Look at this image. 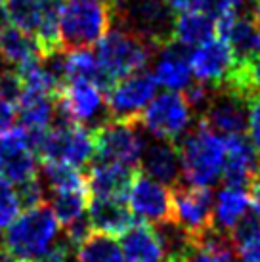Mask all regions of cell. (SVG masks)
Wrapping results in <instances>:
<instances>
[{"instance_id":"cell-18","label":"cell","mask_w":260,"mask_h":262,"mask_svg":"<svg viewBox=\"0 0 260 262\" xmlns=\"http://www.w3.org/2000/svg\"><path fill=\"white\" fill-rule=\"evenodd\" d=\"M189 48L182 46L180 42L172 40L155 52V66L153 77L157 84L165 86L166 90L182 92L193 82L191 80V66H189Z\"/></svg>"},{"instance_id":"cell-41","label":"cell","mask_w":260,"mask_h":262,"mask_svg":"<svg viewBox=\"0 0 260 262\" xmlns=\"http://www.w3.org/2000/svg\"><path fill=\"white\" fill-rule=\"evenodd\" d=\"M247 8H249V15L253 17V21L260 27V0H249Z\"/></svg>"},{"instance_id":"cell-12","label":"cell","mask_w":260,"mask_h":262,"mask_svg":"<svg viewBox=\"0 0 260 262\" xmlns=\"http://www.w3.org/2000/svg\"><path fill=\"white\" fill-rule=\"evenodd\" d=\"M197 121L220 136L245 134L249 124V98L228 84L212 86L209 102Z\"/></svg>"},{"instance_id":"cell-6","label":"cell","mask_w":260,"mask_h":262,"mask_svg":"<svg viewBox=\"0 0 260 262\" xmlns=\"http://www.w3.org/2000/svg\"><path fill=\"white\" fill-rule=\"evenodd\" d=\"M155 52L157 50L142 38L134 37L132 33L117 25H111L96 46V58L100 61L103 75L113 86L117 80L128 73L144 69L147 61L155 56Z\"/></svg>"},{"instance_id":"cell-45","label":"cell","mask_w":260,"mask_h":262,"mask_svg":"<svg viewBox=\"0 0 260 262\" xmlns=\"http://www.w3.org/2000/svg\"><path fill=\"white\" fill-rule=\"evenodd\" d=\"M2 245H4V237L0 235V249H2Z\"/></svg>"},{"instance_id":"cell-7","label":"cell","mask_w":260,"mask_h":262,"mask_svg":"<svg viewBox=\"0 0 260 262\" xmlns=\"http://www.w3.org/2000/svg\"><path fill=\"white\" fill-rule=\"evenodd\" d=\"M145 134L138 121L107 119L92 130L94 159L100 163H121L138 167L145 146Z\"/></svg>"},{"instance_id":"cell-21","label":"cell","mask_w":260,"mask_h":262,"mask_svg":"<svg viewBox=\"0 0 260 262\" xmlns=\"http://www.w3.org/2000/svg\"><path fill=\"white\" fill-rule=\"evenodd\" d=\"M138 167H128L121 163H100L92 161L86 167V184L90 195L126 197L132 176Z\"/></svg>"},{"instance_id":"cell-4","label":"cell","mask_w":260,"mask_h":262,"mask_svg":"<svg viewBox=\"0 0 260 262\" xmlns=\"http://www.w3.org/2000/svg\"><path fill=\"white\" fill-rule=\"evenodd\" d=\"M36 159L48 163H63L75 168L88 167L94 159V138L92 130L67 119L56 107L54 123L46 130L40 146L36 149Z\"/></svg>"},{"instance_id":"cell-37","label":"cell","mask_w":260,"mask_h":262,"mask_svg":"<svg viewBox=\"0 0 260 262\" xmlns=\"http://www.w3.org/2000/svg\"><path fill=\"white\" fill-rule=\"evenodd\" d=\"M71 253H73V247L63 237V241L56 239L54 245L48 251H44L42 255H38L31 262H69L71 260Z\"/></svg>"},{"instance_id":"cell-43","label":"cell","mask_w":260,"mask_h":262,"mask_svg":"<svg viewBox=\"0 0 260 262\" xmlns=\"http://www.w3.org/2000/svg\"><path fill=\"white\" fill-rule=\"evenodd\" d=\"M10 25V19H8V14H6V10L0 6V35L6 31V27Z\"/></svg>"},{"instance_id":"cell-10","label":"cell","mask_w":260,"mask_h":262,"mask_svg":"<svg viewBox=\"0 0 260 262\" xmlns=\"http://www.w3.org/2000/svg\"><path fill=\"white\" fill-rule=\"evenodd\" d=\"M56 107L67 119L86 126L90 130L98 128L109 117L105 94L94 82L84 79H71L56 96Z\"/></svg>"},{"instance_id":"cell-42","label":"cell","mask_w":260,"mask_h":262,"mask_svg":"<svg viewBox=\"0 0 260 262\" xmlns=\"http://www.w3.org/2000/svg\"><path fill=\"white\" fill-rule=\"evenodd\" d=\"M224 2L226 10H230V12H241L243 8H247V2L249 0H222Z\"/></svg>"},{"instance_id":"cell-30","label":"cell","mask_w":260,"mask_h":262,"mask_svg":"<svg viewBox=\"0 0 260 262\" xmlns=\"http://www.w3.org/2000/svg\"><path fill=\"white\" fill-rule=\"evenodd\" d=\"M0 54L6 59L8 66H19L31 58L40 56L38 42L31 33L17 29L14 25H8L6 31L0 35Z\"/></svg>"},{"instance_id":"cell-44","label":"cell","mask_w":260,"mask_h":262,"mask_svg":"<svg viewBox=\"0 0 260 262\" xmlns=\"http://www.w3.org/2000/svg\"><path fill=\"white\" fill-rule=\"evenodd\" d=\"M6 67H10V66H8V63H6V59L2 58V54H0V73H2V71H4Z\"/></svg>"},{"instance_id":"cell-40","label":"cell","mask_w":260,"mask_h":262,"mask_svg":"<svg viewBox=\"0 0 260 262\" xmlns=\"http://www.w3.org/2000/svg\"><path fill=\"white\" fill-rule=\"evenodd\" d=\"M165 2L176 14L188 12V10H197V4H199V0H165Z\"/></svg>"},{"instance_id":"cell-17","label":"cell","mask_w":260,"mask_h":262,"mask_svg":"<svg viewBox=\"0 0 260 262\" xmlns=\"http://www.w3.org/2000/svg\"><path fill=\"white\" fill-rule=\"evenodd\" d=\"M226 161L220 180L224 186L249 188L254 176L260 174V159L254 151L251 140L245 134L224 136Z\"/></svg>"},{"instance_id":"cell-19","label":"cell","mask_w":260,"mask_h":262,"mask_svg":"<svg viewBox=\"0 0 260 262\" xmlns=\"http://www.w3.org/2000/svg\"><path fill=\"white\" fill-rule=\"evenodd\" d=\"M138 168L165 186L178 184L182 180V165L176 144L161 138L145 140Z\"/></svg>"},{"instance_id":"cell-2","label":"cell","mask_w":260,"mask_h":262,"mask_svg":"<svg viewBox=\"0 0 260 262\" xmlns=\"http://www.w3.org/2000/svg\"><path fill=\"white\" fill-rule=\"evenodd\" d=\"M111 25L132 33L159 50L174 40V12L165 0H115Z\"/></svg>"},{"instance_id":"cell-15","label":"cell","mask_w":260,"mask_h":262,"mask_svg":"<svg viewBox=\"0 0 260 262\" xmlns=\"http://www.w3.org/2000/svg\"><path fill=\"white\" fill-rule=\"evenodd\" d=\"M235 63L237 61L233 58L230 46L220 37L210 38L189 54L191 73L195 75V79L199 82H205L209 86L222 84L230 77Z\"/></svg>"},{"instance_id":"cell-24","label":"cell","mask_w":260,"mask_h":262,"mask_svg":"<svg viewBox=\"0 0 260 262\" xmlns=\"http://www.w3.org/2000/svg\"><path fill=\"white\" fill-rule=\"evenodd\" d=\"M15 113L21 121V126L29 130H46L50 128L56 117V96L23 92L15 105Z\"/></svg>"},{"instance_id":"cell-38","label":"cell","mask_w":260,"mask_h":262,"mask_svg":"<svg viewBox=\"0 0 260 262\" xmlns=\"http://www.w3.org/2000/svg\"><path fill=\"white\" fill-rule=\"evenodd\" d=\"M15 119H17V113H15V105L4 102L0 98V134L2 132H8L12 126H14Z\"/></svg>"},{"instance_id":"cell-3","label":"cell","mask_w":260,"mask_h":262,"mask_svg":"<svg viewBox=\"0 0 260 262\" xmlns=\"http://www.w3.org/2000/svg\"><path fill=\"white\" fill-rule=\"evenodd\" d=\"M59 235V222L48 203L25 209L23 214L8 226L4 249L15 260L31 262L54 245Z\"/></svg>"},{"instance_id":"cell-11","label":"cell","mask_w":260,"mask_h":262,"mask_svg":"<svg viewBox=\"0 0 260 262\" xmlns=\"http://www.w3.org/2000/svg\"><path fill=\"white\" fill-rule=\"evenodd\" d=\"M155 90L157 80L145 67L128 73L105 92L109 117L117 121H138L145 105L155 96Z\"/></svg>"},{"instance_id":"cell-22","label":"cell","mask_w":260,"mask_h":262,"mask_svg":"<svg viewBox=\"0 0 260 262\" xmlns=\"http://www.w3.org/2000/svg\"><path fill=\"white\" fill-rule=\"evenodd\" d=\"M121 249L126 262H163L165 247L155 226L147 222H134L121 235Z\"/></svg>"},{"instance_id":"cell-5","label":"cell","mask_w":260,"mask_h":262,"mask_svg":"<svg viewBox=\"0 0 260 262\" xmlns=\"http://www.w3.org/2000/svg\"><path fill=\"white\" fill-rule=\"evenodd\" d=\"M111 27V6L107 0H65L59 40L63 50L90 48L100 42Z\"/></svg>"},{"instance_id":"cell-33","label":"cell","mask_w":260,"mask_h":262,"mask_svg":"<svg viewBox=\"0 0 260 262\" xmlns=\"http://www.w3.org/2000/svg\"><path fill=\"white\" fill-rule=\"evenodd\" d=\"M19 211H21V203H19L17 191L12 184L0 176V230L12 224L19 216Z\"/></svg>"},{"instance_id":"cell-14","label":"cell","mask_w":260,"mask_h":262,"mask_svg":"<svg viewBox=\"0 0 260 262\" xmlns=\"http://www.w3.org/2000/svg\"><path fill=\"white\" fill-rule=\"evenodd\" d=\"M36 155L21 124L0 134V176L12 186L36 176Z\"/></svg>"},{"instance_id":"cell-9","label":"cell","mask_w":260,"mask_h":262,"mask_svg":"<svg viewBox=\"0 0 260 262\" xmlns=\"http://www.w3.org/2000/svg\"><path fill=\"white\" fill-rule=\"evenodd\" d=\"M172 220L191 239L214 226V193L209 186H195L184 180L170 186Z\"/></svg>"},{"instance_id":"cell-28","label":"cell","mask_w":260,"mask_h":262,"mask_svg":"<svg viewBox=\"0 0 260 262\" xmlns=\"http://www.w3.org/2000/svg\"><path fill=\"white\" fill-rule=\"evenodd\" d=\"M77 262H126V258L115 235L92 230L77 247Z\"/></svg>"},{"instance_id":"cell-26","label":"cell","mask_w":260,"mask_h":262,"mask_svg":"<svg viewBox=\"0 0 260 262\" xmlns=\"http://www.w3.org/2000/svg\"><path fill=\"white\" fill-rule=\"evenodd\" d=\"M233 253L241 262H260V220L247 211L230 232Z\"/></svg>"},{"instance_id":"cell-1","label":"cell","mask_w":260,"mask_h":262,"mask_svg":"<svg viewBox=\"0 0 260 262\" xmlns=\"http://www.w3.org/2000/svg\"><path fill=\"white\" fill-rule=\"evenodd\" d=\"M182 165V180L195 186H212L220 180L226 161L224 136L195 121L184 136L174 142Z\"/></svg>"},{"instance_id":"cell-34","label":"cell","mask_w":260,"mask_h":262,"mask_svg":"<svg viewBox=\"0 0 260 262\" xmlns=\"http://www.w3.org/2000/svg\"><path fill=\"white\" fill-rule=\"evenodd\" d=\"M15 191H17V197H19V203H21L23 211L46 203V188H44V184L40 182L38 174H36L35 178H31V180H25V182L17 184V186H15Z\"/></svg>"},{"instance_id":"cell-35","label":"cell","mask_w":260,"mask_h":262,"mask_svg":"<svg viewBox=\"0 0 260 262\" xmlns=\"http://www.w3.org/2000/svg\"><path fill=\"white\" fill-rule=\"evenodd\" d=\"M23 92H25V88H23V82L17 71L14 67H6L0 73V98L12 105H17Z\"/></svg>"},{"instance_id":"cell-27","label":"cell","mask_w":260,"mask_h":262,"mask_svg":"<svg viewBox=\"0 0 260 262\" xmlns=\"http://www.w3.org/2000/svg\"><path fill=\"white\" fill-rule=\"evenodd\" d=\"M63 4L65 0H40V19H38V27L35 31L40 56H46V54L61 48L59 21H61Z\"/></svg>"},{"instance_id":"cell-46","label":"cell","mask_w":260,"mask_h":262,"mask_svg":"<svg viewBox=\"0 0 260 262\" xmlns=\"http://www.w3.org/2000/svg\"><path fill=\"white\" fill-rule=\"evenodd\" d=\"M2 2H6V0H0V6H2Z\"/></svg>"},{"instance_id":"cell-47","label":"cell","mask_w":260,"mask_h":262,"mask_svg":"<svg viewBox=\"0 0 260 262\" xmlns=\"http://www.w3.org/2000/svg\"><path fill=\"white\" fill-rule=\"evenodd\" d=\"M107 2H109V4H111V2H115V0H107Z\"/></svg>"},{"instance_id":"cell-31","label":"cell","mask_w":260,"mask_h":262,"mask_svg":"<svg viewBox=\"0 0 260 262\" xmlns=\"http://www.w3.org/2000/svg\"><path fill=\"white\" fill-rule=\"evenodd\" d=\"M40 182L44 184L46 191H58V189H88L86 174L80 172V168L63 163H40V170L36 172Z\"/></svg>"},{"instance_id":"cell-25","label":"cell","mask_w":260,"mask_h":262,"mask_svg":"<svg viewBox=\"0 0 260 262\" xmlns=\"http://www.w3.org/2000/svg\"><path fill=\"white\" fill-rule=\"evenodd\" d=\"M247 211H249V188L222 186L214 201V226L222 232H230Z\"/></svg>"},{"instance_id":"cell-36","label":"cell","mask_w":260,"mask_h":262,"mask_svg":"<svg viewBox=\"0 0 260 262\" xmlns=\"http://www.w3.org/2000/svg\"><path fill=\"white\" fill-rule=\"evenodd\" d=\"M247 130H249V140H251L254 151H256L260 159V96H253L249 100V124H247Z\"/></svg>"},{"instance_id":"cell-48","label":"cell","mask_w":260,"mask_h":262,"mask_svg":"<svg viewBox=\"0 0 260 262\" xmlns=\"http://www.w3.org/2000/svg\"><path fill=\"white\" fill-rule=\"evenodd\" d=\"M14 262H23V260H14Z\"/></svg>"},{"instance_id":"cell-8","label":"cell","mask_w":260,"mask_h":262,"mask_svg":"<svg viewBox=\"0 0 260 262\" xmlns=\"http://www.w3.org/2000/svg\"><path fill=\"white\" fill-rule=\"evenodd\" d=\"M138 123L153 138L176 142L193 126L195 117L182 92L166 90L153 96Z\"/></svg>"},{"instance_id":"cell-32","label":"cell","mask_w":260,"mask_h":262,"mask_svg":"<svg viewBox=\"0 0 260 262\" xmlns=\"http://www.w3.org/2000/svg\"><path fill=\"white\" fill-rule=\"evenodd\" d=\"M10 23L25 33H35L40 19V0H6Z\"/></svg>"},{"instance_id":"cell-16","label":"cell","mask_w":260,"mask_h":262,"mask_svg":"<svg viewBox=\"0 0 260 262\" xmlns=\"http://www.w3.org/2000/svg\"><path fill=\"white\" fill-rule=\"evenodd\" d=\"M216 35L226 40L237 63L260 54V27L251 15L226 12L216 19Z\"/></svg>"},{"instance_id":"cell-20","label":"cell","mask_w":260,"mask_h":262,"mask_svg":"<svg viewBox=\"0 0 260 262\" xmlns=\"http://www.w3.org/2000/svg\"><path fill=\"white\" fill-rule=\"evenodd\" d=\"M86 219L94 232H103L109 235H123L136 222L123 197L107 195H90Z\"/></svg>"},{"instance_id":"cell-23","label":"cell","mask_w":260,"mask_h":262,"mask_svg":"<svg viewBox=\"0 0 260 262\" xmlns=\"http://www.w3.org/2000/svg\"><path fill=\"white\" fill-rule=\"evenodd\" d=\"M216 35V21L201 10H188L174 19V40L186 48H197Z\"/></svg>"},{"instance_id":"cell-13","label":"cell","mask_w":260,"mask_h":262,"mask_svg":"<svg viewBox=\"0 0 260 262\" xmlns=\"http://www.w3.org/2000/svg\"><path fill=\"white\" fill-rule=\"evenodd\" d=\"M128 207L132 214L147 224L157 226L172 220V195L170 189L159 180L136 168L128 189Z\"/></svg>"},{"instance_id":"cell-39","label":"cell","mask_w":260,"mask_h":262,"mask_svg":"<svg viewBox=\"0 0 260 262\" xmlns=\"http://www.w3.org/2000/svg\"><path fill=\"white\" fill-rule=\"evenodd\" d=\"M249 211L260 220V174L249 184Z\"/></svg>"},{"instance_id":"cell-29","label":"cell","mask_w":260,"mask_h":262,"mask_svg":"<svg viewBox=\"0 0 260 262\" xmlns=\"http://www.w3.org/2000/svg\"><path fill=\"white\" fill-rule=\"evenodd\" d=\"M48 207L52 209L54 216L58 219L59 226H67L80 219L88 207L90 191L88 189H58L48 191Z\"/></svg>"}]
</instances>
